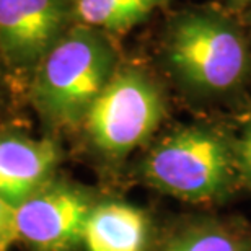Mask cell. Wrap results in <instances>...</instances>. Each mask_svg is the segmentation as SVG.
I'll return each mask as SVG.
<instances>
[{
	"mask_svg": "<svg viewBox=\"0 0 251 251\" xmlns=\"http://www.w3.org/2000/svg\"><path fill=\"white\" fill-rule=\"evenodd\" d=\"M114 70L116 56L101 33L82 25L69 29L36 65L33 106L51 127L83 124Z\"/></svg>",
	"mask_w": 251,
	"mask_h": 251,
	"instance_id": "1",
	"label": "cell"
},
{
	"mask_svg": "<svg viewBox=\"0 0 251 251\" xmlns=\"http://www.w3.org/2000/svg\"><path fill=\"white\" fill-rule=\"evenodd\" d=\"M140 175L150 188L193 204L222 202L243 186L235 142L205 126L165 135L150 149Z\"/></svg>",
	"mask_w": 251,
	"mask_h": 251,
	"instance_id": "2",
	"label": "cell"
},
{
	"mask_svg": "<svg viewBox=\"0 0 251 251\" xmlns=\"http://www.w3.org/2000/svg\"><path fill=\"white\" fill-rule=\"evenodd\" d=\"M165 56L175 77L201 97L232 92L250 69L243 33L215 12L181 15L170 28Z\"/></svg>",
	"mask_w": 251,
	"mask_h": 251,
	"instance_id": "3",
	"label": "cell"
},
{
	"mask_svg": "<svg viewBox=\"0 0 251 251\" xmlns=\"http://www.w3.org/2000/svg\"><path fill=\"white\" fill-rule=\"evenodd\" d=\"M165 100L158 85L135 67L116 69L90 106L83 127L93 147L109 160H123L162 124Z\"/></svg>",
	"mask_w": 251,
	"mask_h": 251,
	"instance_id": "4",
	"label": "cell"
},
{
	"mask_svg": "<svg viewBox=\"0 0 251 251\" xmlns=\"http://www.w3.org/2000/svg\"><path fill=\"white\" fill-rule=\"evenodd\" d=\"M95 204L87 189L51 179L15 209L18 240L29 251H75Z\"/></svg>",
	"mask_w": 251,
	"mask_h": 251,
	"instance_id": "5",
	"label": "cell"
},
{
	"mask_svg": "<svg viewBox=\"0 0 251 251\" xmlns=\"http://www.w3.org/2000/svg\"><path fill=\"white\" fill-rule=\"evenodd\" d=\"M67 0H0V51L18 69H36L67 33Z\"/></svg>",
	"mask_w": 251,
	"mask_h": 251,
	"instance_id": "6",
	"label": "cell"
},
{
	"mask_svg": "<svg viewBox=\"0 0 251 251\" xmlns=\"http://www.w3.org/2000/svg\"><path fill=\"white\" fill-rule=\"evenodd\" d=\"M61 162L59 145L51 139L23 134L0 135V198L15 209L52 179Z\"/></svg>",
	"mask_w": 251,
	"mask_h": 251,
	"instance_id": "7",
	"label": "cell"
},
{
	"mask_svg": "<svg viewBox=\"0 0 251 251\" xmlns=\"http://www.w3.org/2000/svg\"><path fill=\"white\" fill-rule=\"evenodd\" d=\"M153 224L147 210L124 201L93 205L83 232L85 251H149Z\"/></svg>",
	"mask_w": 251,
	"mask_h": 251,
	"instance_id": "8",
	"label": "cell"
},
{
	"mask_svg": "<svg viewBox=\"0 0 251 251\" xmlns=\"http://www.w3.org/2000/svg\"><path fill=\"white\" fill-rule=\"evenodd\" d=\"M160 251H251V225L237 219L196 220L179 228Z\"/></svg>",
	"mask_w": 251,
	"mask_h": 251,
	"instance_id": "9",
	"label": "cell"
},
{
	"mask_svg": "<svg viewBox=\"0 0 251 251\" xmlns=\"http://www.w3.org/2000/svg\"><path fill=\"white\" fill-rule=\"evenodd\" d=\"M163 0H74L72 17L97 31L124 33L147 20Z\"/></svg>",
	"mask_w": 251,
	"mask_h": 251,
	"instance_id": "10",
	"label": "cell"
},
{
	"mask_svg": "<svg viewBox=\"0 0 251 251\" xmlns=\"http://www.w3.org/2000/svg\"><path fill=\"white\" fill-rule=\"evenodd\" d=\"M235 152L243 186L251 189V118L245 124L240 137L235 140Z\"/></svg>",
	"mask_w": 251,
	"mask_h": 251,
	"instance_id": "11",
	"label": "cell"
},
{
	"mask_svg": "<svg viewBox=\"0 0 251 251\" xmlns=\"http://www.w3.org/2000/svg\"><path fill=\"white\" fill-rule=\"evenodd\" d=\"M15 240H18L15 207L0 198V251H8Z\"/></svg>",
	"mask_w": 251,
	"mask_h": 251,
	"instance_id": "12",
	"label": "cell"
}]
</instances>
